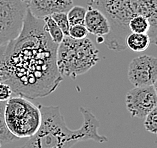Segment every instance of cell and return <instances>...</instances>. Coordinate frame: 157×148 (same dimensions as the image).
<instances>
[{
	"label": "cell",
	"instance_id": "6da1fadb",
	"mask_svg": "<svg viewBox=\"0 0 157 148\" xmlns=\"http://www.w3.org/2000/svg\"><path fill=\"white\" fill-rule=\"evenodd\" d=\"M54 43L44 28V21L27 8L19 35L4 46L0 68L3 82L19 96L36 99L55 91L62 81L56 65Z\"/></svg>",
	"mask_w": 157,
	"mask_h": 148
},
{
	"label": "cell",
	"instance_id": "7a4b0ae2",
	"mask_svg": "<svg viewBox=\"0 0 157 148\" xmlns=\"http://www.w3.org/2000/svg\"><path fill=\"white\" fill-rule=\"evenodd\" d=\"M41 124L38 130L18 148H71L76 143L93 140L98 143L108 141L98 133L99 121L88 109L80 107L83 123L78 129H70L65 123L59 106L40 105Z\"/></svg>",
	"mask_w": 157,
	"mask_h": 148
},
{
	"label": "cell",
	"instance_id": "3957f363",
	"mask_svg": "<svg viewBox=\"0 0 157 148\" xmlns=\"http://www.w3.org/2000/svg\"><path fill=\"white\" fill-rule=\"evenodd\" d=\"M88 6L100 10L108 20L110 31L104 36V43L110 50L120 52L127 48L128 22L137 15L149 20L147 34L151 43L157 45V0H88Z\"/></svg>",
	"mask_w": 157,
	"mask_h": 148
},
{
	"label": "cell",
	"instance_id": "277c9868",
	"mask_svg": "<svg viewBox=\"0 0 157 148\" xmlns=\"http://www.w3.org/2000/svg\"><path fill=\"white\" fill-rule=\"evenodd\" d=\"M99 61V51L89 38L64 36L56 51V65L62 77L76 78L86 73Z\"/></svg>",
	"mask_w": 157,
	"mask_h": 148
},
{
	"label": "cell",
	"instance_id": "5b68a950",
	"mask_svg": "<svg viewBox=\"0 0 157 148\" xmlns=\"http://www.w3.org/2000/svg\"><path fill=\"white\" fill-rule=\"evenodd\" d=\"M4 117L9 131L18 139L32 136L41 124L39 104L19 95L6 101Z\"/></svg>",
	"mask_w": 157,
	"mask_h": 148
},
{
	"label": "cell",
	"instance_id": "8992f818",
	"mask_svg": "<svg viewBox=\"0 0 157 148\" xmlns=\"http://www.w3.org/2000/svg\"><path fill=\"white\" fill-rule=\"evenodd\" d=\"M27 8L20 0H0V46L19 35Z\"/></svg>",
	"mask_w": 157,
	"mask_h": 148
},
{
	"label": "cell",
	"instance_id": "52a82bcc",
	"mask_svg": "<svg viewBox=\"0 0 157 148\" xmlns=\"http://www.w3.org/2000/svg\"><path fill=\"white\" fill-rule=\"evenodd\" d=\"M126 108L132 117L142 119L157 105V95L153 85L134 87L126 93Z\"/></svg>",
	"mask_w": 157,
	"mask_h": 148
},
{
	"label": "cell",
	"instance_id": "ba28073f",
	"mask_svg": "<svg viewBox=\"0 0 157 148\" xmlns=\"http://www.w3.org/2000/svg\"><path fill=\"white\" fill-rule=\"evenodd\" d=\"M157 78V58L141 55L134 58L128 66V79L134 87L153 85Z\"/></svg>",
	"mask_w": 157,
	"mask_h": 148
},
{
	"label": "cell",
	"instance_id": "9c48e42d",
	"mask_svg": "<svg viewBox=\"0 0 157 148\" xmlns=\"http://www.w3.org/2000/svg\"><path fill=\"white\" fill-rule=\"evenodd\" d=\"M73 6V0H31L28 9L37 18L56 12H66Z\"/></svg>",
	"mask_w": 157,
	"mask_h": 148
},
{
	"label": "cell",
	"instance_id": "30bf717a",
	"mask_svg": "<svg viewBox=\"0 0 157 148\" xmlns=\"http://www.w3.org/2000/svg\"><path fill=\"white\" fill-rule=\"evenodd\" d=\"M84 25L88 33L95 36H106L110 31L109 22L100 10L88 6L84 19Z\"/></svg>",
	"mask_w": 157,
	"mask_h": 148
},
{
	"label": "cell",
	"instance_id": "8fae6325",
	"mask_svg": "<svg viewBox=\"0 0 157 148\" xmlns=\"http://www.w3.org/2000/svg\"><path fill=\"white\" fill-rule=\"evenodd\" d=\"M150 43V37L147 33L130 32L126 37V46L134 52L145 51L149 47Z\"/></svg>",
	"mask_w": 157,
	"mask_h": 148
},
{
	"label": "cell",
	"instance_id": "7c38bea8",
	"mask_svg": "<svg viewBox=\"0 0 157 148\" xmlns=\"http://www.w3.org/2000/svg\"><path fill=\"white\" fill-rule=\"evenodd\" d=\"M42 19L44 21V28L49 34V36H50L52 41L56 44H59L61 41L63 40L65 36L63 31L60 29L59 26L56 24V22L53 20V18L50 15H47V16L43 17Z\"/></svg>",
	"mask_w": 157,
	"mask_h": 148
},
{
	"label": "cell",
	"instance_id": "4fadbf2b",
	"mask_svg": "<svg viewBox=\"0 0 157 148\" xmlns=\"http://www.w3.org/2000/svg\"><path fill=\"white\" fill-rule=\"evenodd\" d=\"M6 101H0V143L7 144L13 142L15 140H18L16 136H14L9 131L5 122L4 117V108H5Z\"/></svg>",
	"mask_w": 157,
	"mask_h": 148
},
{
	"label": "cell",
	"instance_id": "5bb4252c",
	"mask_svg": "<svg viewBox=\"0 0 157 148\" xmlns=\"http://www.w3.org/2000/svg\"><path fill=\"white\" fill-rule=\"evenodd\" d=\"M128 28L132 33H147L150 28V23L143 15H137L129 20Z\"/></svg>",
	"mask_w": 157,
	"mask_h": 148
},
{
	"label": "cell",
	"instance_id": "9a60e30c",
	"mask_svg": "<svg viewBox=\"0 0 157 148\" xmlns=\"http://www.w3.org/2000/svg\"><path fill=\"white\" fill-rule=\"evenodd\" d=\"M86 8L83 6H72L71 8L67 11V18L70 25H77V24H84V19H85Z\"/></svg>",
	"mask_w": 157,
	"mask_h": 148
},
{
	"label": "cell",
	"instance_id": "2e32d148",
	"mask_svg": "<svg viewBox=\"0 0 157 148\" xmlns=\"http://www.w3.org/2000/svg\"><path fill=\"white\" fill-rule=\"evenodd\" d=\"M144 127L150 133L157 132V105L144 117Z\"/></svg>",
	"mask_w": 157,
	"mask_h": 148
},
{
	"label": "cell",
	"instance_id": "e0dca14e",
	"mask_svg": "<svg viewBox=\"0 0 157 148\" xmlns=\"http://www.w3.org/2000/svg\"><path fill=\"white\" fill-rule=\"evenodd\" d=\"M50 16L53 18V20L56 22V24L59 26L60 29L62 30L64 35H68V31H69V21L67 18V13L66 12H56L51 14Z\"/></svg>",
	"mask_w": 157,
	"mask_h": 148
},
{
	"label": "cell",
	"instance_id": "ac0fdd59",
	"mask_svg": "<svg viewBox=\"0 0 157 148\" xmlns=\"http://www.w3.org/2000/svg\"><path fill=\"white\" fill-rule=\"evenodd\" d=\"M88 31L84 24H77V25H70L68 35L74 39H82L87 37Z\"/></svg>",
	"mask_w": 157,
	"mask_h": 148
},
{
	"label": "cell",
	"instance_id": "d6986e66",
	"mask_svg": "<svg viewBox=\"0 0 157 148\" xmlns=\"http://www.w3.org/2000/svg\"><path fill=\"white\" fill-rule=\"evenodd\" d=\"M12 94L13 91L7 83H0V101H7L12 96Z\"/></svg>",
	"mask_w": 157,
	"mask_h": 148
},
{
	"label": "cell",
	"instance_id": "ffe728a7",
	"mask_svg": "<svg viewBox=\"0 0 157 148\" xmlns=\"http://www.w3.org/2000/svg\"><path fill=\"white\" fill-rule=\"evenodd\" d=\"M96 40L98 43H104V36H96Z\"/></svg>",
	"mask_w": 157,
	"mask_h": 148
},
{
	"label": "cell",
	"instance_id": "44dd1931",
	"mask_svg": "<svg viewBox=\"0 0 157 148\" xmlns=\"http://www.w3.org/2000/svg\"><path fill=\"white\" fill-rule=\"evenodd\" d=\"M153 87H154V90H155V92H156V95H157V78H156L155 82L153 83Z\"/></svg>",
	"mask_w": 157,
	"mask_h": 148
},
{
	"label": "cell",
	"instance_id": "7402d4cb",
	"mask_svg": "<svg viewBox=\"0 0 157 148\" xmlns=\"http://www.w3.org/2000/svg\"><path fill=\"white\" fill-rule=\"evenodd\" d=\"M20 1H22V2H23L24 3V4H26V5H29V3L30 2H31V0H20Z\"/></svg>",
	"mask_w": 157,
	"mask_h": 148
},
{
	"label": "cell",
	"instance_id": "603a6c76",
	"mask_svg": "<svg viewBox=\"0 0 157 148\" xmlns=\"http://www.w3.org/2000/svg\"><path fill=\"white\" fill-rule=\"evenodd\" d=\"M2 82H3V78L1 75H0V83H2Z\"/></svg>",
	"mask_w": 157,
	"mask_h": 148
},
{
	"label": "cell",
	"instance_id": "cb8c5ba5",
	"mask_svg": "<svg viewBox=\"0 0 157 148\" xmlns=\"http://www.w3.org/2000/svg\"><path fill=\"white\" fill-rule=\"evenodd\" d=\"M0 147H1V143H0Z\"/></svg>",
	"mask_w": 157,
	"mask_h": 148
},
{
	"label": "cell",
	"instance_id": "d4e9b609",
	"mask_svg": "<svg viewBox=\"0 0 157 148\" xmlns=\"http://www.w3.org/2000/svg\"><path fill=\"white\" fill-rule=\"evenodd\" d=\"M155 134H156V135H157V132H156V133H155Z\"/></svg>",
	"mask_w": 157,
	"mask_h": 148
}]
</instances>
